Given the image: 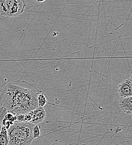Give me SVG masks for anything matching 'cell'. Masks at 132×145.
I'll return each mask as SVG.
<instances>
[{
  "label": "cell",
  "instance_id": "cell-1",
  "mask_svg": "<svg viewBox=\"0 0 132 145\" xmlns=\"http://www.w3.org/2000/svg\"><path fill=\"white\" fill-rule=\"evenodd\" d=\"M41 92L32 83L21 80L10 83L0 94V107L15 114H24L38 107L37 97Z\"/></svg>",
  "mask_w": 132,
  "mask_h": 145
},
{
  "label": "cell",
  "instance_id": "cell-2",
  "mask_svg": "<svg viewBox=\"0 0 132 145\" xmlns=\"http://www.w3.org/2000/svg\"><path fill=\"white\" fill-rule=\"evenodd\" d=\"M34 126L31 122H15L7 129L8 145H31L33 140L32 129Z\"/></svg>",
  "mask_w": 132,
  "mask_h": 145
},
{
  "label": "cell",
  "instance_id": "cell-3",
  "mask_svg": "<svg viewBox=\"0 0 132 145\" xmlns=\"http://www.w3.org/2000/svg\"><path fill=\"white\" fill-rule=\"evenodd\" d=\"M24 0H0V14L6 18L18 16L24 11Z\"/></svg>",
  "mask_w": 132,
  "mask_h": 145
},
{
  "label": "cell",
  "instance_id": "cell-4",
  "mask_svg": "<svg viewBox=\"0 0 132 145\" xmlns=\"http://www.w3.org/2000/svg\"><path fill=\"white\" fill-rule=\"evenodd\" d=\"M117 93L120 98L132 96V79L131 76L124 80L119 85Z\"/></svg>",
  "mask_w": 132,
  "mask_h": 145
},
{
  "label": "cell",
  "instance_id": "cell-5",
  "mask_svg": "<svg viewBox=\"0 0 132 145\" xmlns=\"http://www.w3.org/2000/svg\"><path fill=\"white\" fill-rule=\"evenodd\" d=\"M30 112L32 116L31 123L34 125L43 122L46 118V112L42 107H37Z\"/></svg>",
  "mask_w": 132,
  "mask_h": 145
},
{
  "label": "cell",
  "instance_id": "cell-6",
  "mask_svg": "<svg viewBox=\"0 0 132 145\" xmlns=\"http://www.w3.org/2000/svg\"><path fill=\"white\" fill-rule=\"evenodd\" d=\"M119 106L120 109L128 114L132 113V97L120 98Z\"/></svg>",
  "mask_w": 132,
  "mask_h": 145
},
{
  "label": "cell",
  "instance_id": "cell-7",
  "mask_svg": "<svg viewBox=\"0 0 132 145\" xmlns=\"http://www.w3.org/2000/svg\"><path fill=\"white\" fill-rule=\"evenodd\" d=\"M16 121V115L12 112L8 111L1 121V125L2 126H3L8 129Z\"/></svg>",
  "mask_w": 132,
  "mask_h": 145
},
{
  "label": "cell",
  "instance_id": "cell-8",
  "mask_svg": "<svg viewBox=\"0 0 132 145\" xmlns=\"http://www.w3.org/2000/svg\"><path fill=\"white\" fill-rule=\"evenodd\" d=\"M9 140L7 129L2 126L0 132V145H8Z\"/></svg>",
  "mask_w": 132,
  "mask_h": 145
},
{
  "label": "cell",
  "instance_id": "cell-9",
  "mask_svg": "<svg viewBox=\"0 0 132 145\" xmlns=\"http://www.w3.org/2000/svg\"><path fill=\"white\" fill-rule=\"evenodd\" d=\"M37 102H38V107H43L47 103V98L42 91L38 94Z\"/></svg>",
  "mask_w": 132,
  "mask_h": 145
},
{
  "label": "cell",
  "instance_id": "cell-10",
  "mask_svg": "<svg viewBox=\"0 0 132 145\" xmlns=\"http://www.w3.org/2000/svg\"><path fill=\"white\" fill-rule=\"evenodd\" d=\"M32 135H33V140L36 138H38L40 136V129L38 126V125H36L33 127L32 129Z\"/></svg>",
  "mask_w": 132,
  "mask_h": 145
},
{
  "label": "cell",
  "instance_id": "cell-11",
  "mask_svg": "<svg viewBox=\"0 0 132 145\" xmlns=\"http://www.w3.org/2000/svg\"><path fill=\"white\" fill-rule=\"evenodd\" d=\"M7 112H8V110L5 108H4L3 107H0V122L2 121V118H3L5 114Z\"/></svg>",
  "mask_w": 132,
  "mask_h": 145
},
{
  "label": "cell",
  "instance_id": "cell-12",
  "mask_svg": "<svg viewBox=\"0 0 132 145\" xmlns=\"http://www.w3.org/2000/svg\"><path fill=\"white\" fill-rule=\"evenodd\" d=\"M38 3H42L43 2H44L46 0H36Z\"/></svg>",
  "mask_w": 132,
  "mask_h": 145
},
{
  "label": "cell",
  "instance_id": "cell-13",
  "mask_svg": "<svg viewBox=\"0 0 132 145\" xmlns=\"http://www.w3.org/2000/svg\"><path fill=\"white\" fill-rule=\"evenodd\" d=\"M1 128H2V125L0 124V132H1Z\"/></svg>",
  "mask_w": 132,
  "mask_h": 145
}]
</instances>
